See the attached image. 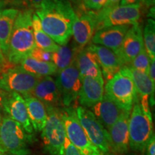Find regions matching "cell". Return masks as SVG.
<instances>
[{
    "mask_svg": "<svg viewBox=\"0 0 155 155\" xmlns=\"http://www.w3.org/2000/svg\"><path fill=\"white\" fill-rule=\"evenodd\" d=\"M44 32L60 46L68 43L72 36L75 12L68 0H45L36 9Z\"/></svg>",
    "mask_w": 155,
    "mask_h": 155,
    "instance_id": "1",
    "label": "cell"
},
{
    "mask_svg": "<svg viewBox=\"0 0 155 155\" xmlns=\"http://www.w3.org/2000/svg\"><path fill=\"white\" fill-rule=\"evenodd\" d=\"M32 15L31 9L19 11L15 19L7 55L12 64H20L36 48L32 25Z\"/></svg>",
    "mask_w": 155,
    "mask_h": 155,
    "instance_id": "2",
    "label": "cell"
},
{
    "mask_svg": "<svg viewBox=\"0 0 155 155\" xmlns=\"http://www.w3.org/2000/svg\"><path fill=\"white\" fill-rule=\"evenodd\" d=\"M104 94L122 109L131 111L138 96L129 67H124L107 81L104 86Z\"/></svg>",
    "mask_w": 155,
    "mask_h": 155,
    "instance_id": "3",
    "label": "cell"
},
{
    "mask_svg": "<svg viewBox=\"0 0 155 155\" xmlns=\"http://www.w3.org/2000/svg\"><path fill=\"white\" fill-rule=\"evenodd\" d=\"M154 135L152 114H147L143 111L138 98L134 104L129 116V147L133 151L143 152Z\"/></svg>",
    "mask_w": 155,
    "mask_h": 155,
    "instance_id": "4",
    "label": "cell"
},
{
    "mask_svg": "<svg viewBox=\"0 0 155 155\" xmlns=\"http://www.w3.org/2000/svg\"><path fill=\"white\" fill-rule=\"evenodd\" d=\"M32 136L18 122L5 116L0 124V148L14 155H28Z\"/></svg>",
    "mask_w": 155,
    "mask_h": 155,
    "instance_id": "5",
    "label": "cell"
},
{
    "mask_svg": "<svg viewBox=\"0 0 155 155\" xmlns=\"http://www.w3.org/2000/svg\"><path fill=\"white\" fill-rule=\"evenodd\" d=\"M47 121L41 137L45 150L50 155H63L66 138L65 127L60 108H48Z\"/></svg>",
    "mask_w": 155,
    "mask_h": 155,
    "instance_id": "6",
    "label": "cell"
},
{
    "mask_svg": "<svg viewBox=\"0 0 155 155\" xmlns=\"http://www.w3.org/2000/svg\"><path fill=\"white\" fill-rule=\"evenodd\" d=\"M96 31L120 25L138 23L141 15V5H118L111 8H102L96 12Z\"/></svg>",
    "mask_w": 155,
    "mask_h": 155,
    "instance_id": "7",
    "label": "cell"
},
{
    "mask_svg": "<svg viewBox=\"0 0 155 155\" xmlns=\"http://www.w3.org/2000/svg\"><path fill=\"white\" fill-rule=\"evenodd\" d=\"M62 110V117L66 137L83 155H104L91 142L78 119L75 108L65 107Z\"/></svg>",
    "mask_w": 155,
    "mask_h": 155,
    "instance_id": "8",
    "label": "cell"
},
{
    "mask_svg": "<svg viewBox=\"0 0 155 155\" xmlns=\"http://www.w3.org/2000/svg\"><path fill=\"white\" fill-rule=\"evenodd\" d=\"M75 111L78 119L91 142L104 154L108 153L110 146L107 130L91 110L81 106L75 108Z\"/></svg>",
    "mask_w": 155,
    "mask_h": 155,
    "instance_id": "9",
    "label": "cell"
},
{
    "mask_svg": "<svg viewBox=\"0 0 155 155\" xmlns=\"http://www.w3.org/2000/svg\"><path fill=\"white\" fill-rule=\"evenodd\" d=\"M40 78L19 65L2 73L0 77V89L7 93H17L22 97L28 96Z\"/></svg>",
    "mask_w": 155,
    "mask_h": 155,
    "instance_id": "10",
    "label": "cell"
},
{
    "mask_svg": "<svg viewBox=\"0 0 155 155\" xmlns=\"http://www.w3.org/2000/svg\"><path fill=\"white\" fill-rule=\"evenodd\" d=\"M76 58L68 67L58 72L55 81L61 93L62 104L65 107H71V104L77 100L81 88V77Z\"/></svg>",
    "mask_w": 155,
    "mask_h": 155,
    "instance_id": "11",
    "label": "cell"
},
{
    "mask_svg": "<svg viewBox=\"0 0 155 155\" xmlns=\"http://www.w3.org/2000/svg\"><path fill=\"white\" fill-rule=\"evenodd\" d=\"M144 48L142 30L139 22L136 23L126 33L118 57L124 66H128Z\"/></svg>",
    "mask_w": 155,
    "mask_h": 155,
    "instance_id": "12",
    "label": "cell"
},
{
    "mask_svg": "<svg viewBox=\"0 0 155 155\" xmlns=\"http://www.w3.org/2000/svg\"><path fill=\"white\" fill-rule=\"evenodd\" d=\"M72 27V35L75 44L83 48L90 42L96 32V12L88 10L81 14L75 13Z\"/></svg>",
    "mask_w": 155,
    "mask_h": 155,
    "instance_id": "13",
    "label": "cell"
},
{
    "mask_svg": "<svg viewBox=\"0 0 155 155\" xmlns=\"http://www.w3.org/2000/svg\"><path fill=\"white\" fill-rule=\"evenodd\" d=\"M131 111H125L107 129L110 148L117 154L127 153L129 147V119Z\"/></svg>",
    "mask_w": 155,
    "mask_h": 155,
    "instance_id": "14",
    "label": "cell"
},
{
    "mask_svg": "<svg viewBox=\"0 0 155 155\" xmlns=\"http://www.w3.org/2000/svg\"><path fill=\"white\" fill-rule=\"evenodd\" d=\"M3 111L7 114L6 116L18 122L27 133L29 134L33 133L34 129L29 118L26 103L21 95L17 93H8Z\"/></svg>",
    "mask_w": 155,
    "mask_h": 155,
    "instance_id": "15",
    "label": "cell"
},
{
    "mask_svg": "<svg viewBox=\"0 0 155 155\" xmlns=\"http://www.w3.org/2000/svg\"><path fill=\"white\" fill-rule=\"evenodd\" d=\"M30 96L40 100L46 108H60L62 104L61 93L51 76L40 78Z\"/></svg>",
    "mask_w": 155,
    "mask_h": 155,
    "instance_id": "16",
    "label": "cell"
},
{
    "mask_svg": "<svg viewBox=\"0 0 155 155\" xmlns=\"http://www.w3.org/2000/svg\"><path fill=\"white\" fill-rule=\"evenodd\" d=\"M131 25H120L97 30L91 39L93 43L110 49L118 56L125 35Z\"/></svg>",
    "mask_w": 155,
    "mask_h": 155,
    "instance_id": "17",
    "label": "cell"
},
{
    "mask_svg": "<svg viewBox=\"0 0 155 155\" xmlns=\"http://www.w3.org/2000/svg\"><path fill=\"white\" fill-rule=\"evenodd\" d=\"M104 95L103 75L96 78H81V88L78 94L79 103L85 108H91L102 99Z\"/></svg>",
    "mask_w": 155,
    "mask_h": 155,
    "instance_id": "18",
    "label": "cell"
},
{
    "mask_svg": "<svg viewBox=\"0 0 155 155\" xmlns=\"http://www.w3.org/2000/svg\"><path fill=\"white\" fill-rule=\"evenodd\" d=\"M88 47L96 54L98 64L101 68L102 75L106 81L111 80L116 73L126 67L119 58L110 49L94 44L90 45Z\"/></svg>",
    "mask_w": 155,
    "mask_h": 155,
    "instance_id": "19",
    "label": "cell"
},
{
    "mask_svg": "<svg viewBox=\"0 0 155 155\" xmlns=\"http://www.w3.org/2000/svg\"><path fill=\"white\" fill-rule=\"evenodd\" d=\"M91 111L107 130L117 121L125 110L122 109L104 94L102 99L91 108Z\"/></svg>",
    "mask_w": 155,
    "mask_h": 155,
    "instance_id": "20",
    "label": "cell"
},
{
    "mask_svg": "<svg viewBox=\"0 0 155 155\" xmlns=\"http://www.w3.org/2000/svg\"><path fill=\"white\" fill-rule=\"evenodd\" d=\"M78 68L81 78H96L102 75L96 54L87 46L79 52L76 58Z\"/></svg>",
    "mask_w": 155,
    "mask_h": 155,
    "instance_id": "21",
    "label": "cell"
},
{
    "mask_svg": "<svg viewBox=\"0 0 155 155\" xmlns=\"http://www.w3.org/2000/svg\"><path fill=\"white\" fill-rule=\"evenodd\" d=\"M26 103L28 116L33 129L37 132L42 131L47 121V110L42 103L35 97H23Z\"/></svg>",
    "mask_w": 155,
    "mask_h": 155,
    "instance_id": "22",
    "label": "cell"
},
{
    "mask_svg": "<svg viewBox=\"0 0 155 155\" xmlns=\"http://www.w3.org/2000/svg\"><path fill=\"white\" fill-rule=\"evenodd\" d=\"M19 10L16 9H4L0 15V47L4 56H7L13 27Z\"/></svg>",
    "mask_w": 155,
    "mask_h": 155,
    "instance_id": "23",
    "label": "cell"
},
{
    "mask_svg": "<svg viewBox=\"0 0 155 155\" xmlns=\"http://www.w3.org/2000/svg\"><path fill=\"white\" fill-rule=\"evenodd\" d=\"M129 68L130 69L131 76H132L138 98H149L150 97L151 104L152 105L154 104L155 84H154L152 82V81L150 80L148 74L137 71V70L134 69L132 68Z\"/></svg>",
    "mask_w": 155,
    "mask_h": 155,
    "instance_id": "24",
    "label": "cell"
},
{
    "mask_svg": "<svg viewBox=\"0 0 155 155\" xmlns=\"http://www.w3.org/2000/svg\"><path fill=\"white\" fill-rule=\"evenodd\" d=\"M78 48H76L74 45H68V43L65 45H59L56 51L51 53V62L57 68L58 72L66 68L72 63L78 55Z\"/></svg>",
    "mask_w": 155,
    "mask_h": 155,
    "instance_id": "25",
    "label": "cell"
},
{
    "mask_svg": "<svg viewBox=\"0 0 155 155\" xmlns=\"http://www.w3.org/2000/svg\"><path fill=\"white\" fill-rule=\"evenodd\" d=\"M20 67L28 73L38 77L51 76L58 73L57 68L52 62H42L29 57L20 63Z\"/></svg>",
    "mask_w": 155,
    "mask_h": 155,
    "instance_id": "26",
    "label": "cell"
},
{
    "mask_svg": "<svg viewBox=\"0 0 155 155\" xmlns=\"http://www.w3.org/2000/svg\"><path fill=\"white\" fill-rule=\"evenodd\" d=\"M32 25L36 47L50 53H53L58 49L59 45L44 32L40 19L35 14L32 15Z\"/></svg>",
    "mask_w": 155,
    "mask_h": 155,
    "instance_id": "27",
    "label": "cell"
},
{
    "mask_svg": "<svg viewBox=\"0 0 155 155\" xmlns=\"http://www.w3.org/2000/svg\"><path fill=\"white\" fill-rule=\"evenodd\" d=\"M144 48L150 60H155V22L151 18L147 19L143 32Z\"/></svg>",
    "mask_w": 155,
    "mask_h": 155,
    "instance_id": "28",
    "label": "cell"
},
{
    "mask_svg": "<svg viewBox=\"0 0 155 155\" xmlns=\"http://www.w3.org/2000/svg\"><path fill=\"white\" fill-rule=\"evenodd\" d=\"M150 58L149 57L145 48H144L138 54V55L134 59H133V61L131 62L130 66L128 67L132 68L137 70V71L148 74L149 68H150Z\"/></svg>",
    "mask_w": 155,
    "mask_h": 155,
    "instance_id": "29",
    "label": "cell"
},
{
    "mask_svg": "<svg viewBox=\"0 0 155 155\" xmlns=\"http://www.w3.org/2000/svg\"><path fill=\"white\" fill-rule=\"evenodd\" d=\"M107 0H81L83 7L91 11H99L106 4Z\"/></svg>",
    "mask_w": 155,
    "mask_h": 155,
    "instance_id": "30",
    "label": "cell"
},
{
    "mask_svg": "<svg viewBox=\"0 0 155 155\" xmlns=\"http://www.w3.org/2000/svg\"><path fill=\"white\" fill-rule=\"evenodd\" d=\"M30 57L42 62H51V53L36 47L31 52Z\"/></svg>",
    "mask_w": 155,
    "mask_h": 155,
    "instance_id": "31",
    "label": "cell"
},
{
    "mask_svg": "<svg viewBox=\"0 0 155 155\" xmlns=\"http://www.w3.org/2000/svg\"><path fill=\"white\" fill-rule=\"evenodd\" d=\"M63 155H83L81 152L75 147L74 145L71 144L68 139L67 137L65 138V144H64V150Z\"/></svg>",
    "mask_w": 155,
    "mask_h": 155,
    "instance_id": "32",
    "label": "cell"
},
{
    "mask_svg": "<svg viewBox=\"0 0 155 155\" xmlns=\"http://www.w3.org/2000/svg\"><path fill=\"white\" fill-rule=\"evenodd\" d=\"M146 155H155V138L154 135L152 137L146 148Z\"/></svg>",
    "mask_w": 155,
    "mask_h": 155,
    "instance_id": "33",
    "label": "cell"
},
{
    "mask_svg": "<svg viewBox=\"0 0 155 155\" xmlns=\"http://www.w3.org/2000/svg\"><path fill=\"white\" fill-rule=\"evenodd\" d=\"M22 1L28 7L38 9L45 0H22Z\"/></svg>",
    "mask_w": 155,
    "mask_h": 155,
    "instance_id": "34",
    "label": "cell"
},
{
    "mask_svg": "<svg viewBox=\"0 0 155 155\" xmlns=\"http://www.w3.org/2000/svg\"><path fill=\"white\" fill-rule=\"evenodd\" d=\"M148 75L152 82L155 84V60H150Z\"/></svg>",
    "mask_w": 155,
    "mask_h": 155,
    "instance_id": "35",
    "label": "cell"
},
{
    "mask_svg": "<svg viewBox=\"0 0 155 155\" xmlns=\"http://www.w3.org/2000/svg\"><path fill=\"white\" fill-rule=\"evenodd\" d=\"M143 3V0H121L119 5L128 6V5H141Z\"/></svg>",
    "mask_w": 155,
    "mask_h": 155,
    "instance_id": "36",
    "label": "cell"
},
{
    "mask_svg": "<svg viewBox=\"0 0 155 155\" xmlns=\"http://www.w3.org/2000/svg\"><path fill=\"white\" fill-rule=\"evenodd\" d=\"M8 93L0 89V112L3 111L4 108V104H5V100L7 98Z\"/></svg>",
    "mask_w": 155,
    "mask_h": 155,
    "instance_id": "37",
    "label": "cell"
},
{
    "mask_svg": "<svg viewBox=\"0 0 155 155\" xmlns=\"http://www.w3.org/2000/svg\"><path fill=\"white\" fill-rule=\"evenodd\" d=\"M120 1L121 0H107L106 4L104 7V8H111V7H116V6L119 5Z\"/></svg>",
    "mask_w": 155,
    "mask_h": 155,
    "instance_id": "38",
    "label": "cell"
},
{
    "mask_svg": "<svg viewBox=\"0 0 155 155\" xmlns=\"http://www.w3.org/2000/svg\"><path fill=\"white\" fill-rule=\"evenodd\" d=\"M155 0H143V4L147 7H154Z\"/></svg>",
    "mask_w": 155,
    "mask_h": 155,
    "instance_id": "39",
    "label": "cell"
},
{
    "mask_svg": "<svg viewBox=\"0 0 155 155\" xmlns=\"http://www.w3.org/2000/svg\"><path fill=\"white\" fill-rule=\"evenodd\" d=\"M5 64V58L2 53V51L1 47H0V67L4 66Z\"/></svg>",
    "mask_w": 155,
    "mask_h": 155,
    "instance_id": "40",
    "label": "cell"
},
{
    "mask_svg": "<svg viewBox=\"0 0 155 155\" xmlns=\"http://www.w3.org/2000/svg\"><path fill=\"white\" fill-rule=\"evenodd\" d=\"M7 5V2L4 1V0H0V15H1L2 12L5 9L6 5Z\"/></svg>",
    "mask_w": 155,
    "mask_h": 155,
    "instance_id": "41",
    "label": "cell"
},
{
    "mask_svg": "<svg viewBox=\"0 0 155 155\" xmlns=\"http://www.w3.org/2000/svg\"><path fill=\"white\" fill-rule=\"evenodd\" d=\"M71 3H73L75 5H81L82 6V2H81V0H68Z\"/></svg>",
    "mask_w": 155,
    "mask_h": 155,
    "instance_id": "42",
    "label": "cell"
},
{
    "mask_svg": "<svg viewBox=\"0 0 155 155\" xmlns=\"http://www.w3.org/2000/svg\"><path fill=\"white\" fill-rule=\"evenodd\" d=\"M1 155H14L12 154H10V153H8V152H3L2 153Z\"/></svg>",
    "mask_w": 155,
    "mask_h": 155,
    "instance_id": "43",
    "label": "cell"
},
{
    "mask_svg": "<svg viewBox=\"0 0 155 155\" xmlns=\"http://www.w3.org/2000/svg\"><path fill=\"white\" fill-rule=\"evenodd\" d=\"M2 115L1 112H0V124H1V122H2Z\"/></svg>",
    "mask_w": 155,
    "mask_h": 155,
    "instance_id": "44",
    "label": "cell"
},
{
    "mask_svg": "<svg viewBox=\"0 0 155 155\" xmlns=\"http://www.w3.org/2000/svg\"><path fill=\"white\" fill-rule=\"evenodd\" d=\"M4 152V151L2 150V149L1 148H0V155H1L2 154V153Z\"/></svg>",
    "mask_w": 155,
    "mask_h": 155,
    "instance_id": "45",
    "label": "cell"
},
{
    "mask_svg": "<svg viewBox=\"0 0 155 155\" xmlns=\"http://www.w3.org/2000/svg\"><path fill=\"white\" fill-rule=\"evenodd\" d=\"M4 1H6V2H8V1H7V0H4Z\"/></svg>",
    "mask_w": 155,
    "mask_h": 155,
    "instance_id": "46",
    "label": "cell"
}]
</instances>
